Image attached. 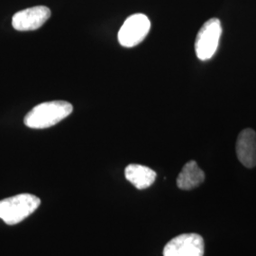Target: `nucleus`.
Returning a JSON list of instances; mask_svg holds the SVG:
<instances>
[{
    "label": "nucleus",
    "instance_id": "obj_1",
    "mask_svg": "<svg viewBox=\"0 0 256 256\" xmlns=\"http://www.w3.org/2000/svg\"><path fill=\"white\" fill-rule=\"evenodd\" d=\"M74 106L64 101L42 102L30 110L24 118L25 126L34 129H44L54 126L68 117Z\"/></svg>",
    "mask_w": 256,
    "mask_h": 256
},
{
    "label": "nucleus",
    "instance_id": "obj_3",
    "mask_svg": "<svg viewBox=\"0 0 256 256\" xmlns=\"http://www.w3.org/2000/svg\"><path fill=\"white\" fill-rule=\"evenodd\" d=\"M221 34L222 27L220 19L210 18L203 24L194 42L196 54L200 60L207 61L216 54Z\"/></svg>",
    "mask_w": 256,
    "mask_h": 256
},
{
    "label": "nucleus",
    "instance_id": "obj_9",
    "mask_svg": "<svg viewBox=\"0 0 256 256\" xmlns=\"http://www.w3.org/2000/svg\"><path fill=\"white\" fill-rule=\"evenodd\" d=\"M205 180V174L194 160L188 162L176 178V185L184 191L192 190L198 187Z\"/></svg>",
    "mask_w": 256,
    "mask_h": 256
},
{
    "label": "nucleus",
    "instance_id": "obj_2",
    "mask_svg": "<svg viewBox=\"0 0 256 256\" xmlns=\"http://www.w3.org/2000/svg\"><path fill=\"white\" fill-rule=\"evenodd\" d=\"M41 200L32 194H19L0 200V220L7 225H16L38 209Z\"/></svg>",
    "mask_w": 256,
    "mask_h": 256
},
{
    "label": "nucleus",
    "instance_id": "obj_7",
    "mask_svg": "<svg viewBox=\"0 0 256 256\" xmlns=\"http://www.w3.org/2000/svg\"><path fill=\"white\" fill-rule=\"evenodd\" d=\"M236 155L239 162L247 168L256 166V133L247 128L241 131L236 140Z\"/></svg>",
    "mask_w": 256,
    "mask_h": 256
},
{
    "label": "nucleus",
    "instance_id": "obj_6",
    "mask_svg": "<svg viewBox=\"0 0 256 256\" xmlns=\"http://www.w3.org/2000/svg\"><path fill=\"white\" fill-rule=\"evenodd\" d=\"M50 10L45 6H36L18 12L12 18V27L19 32L36 30L42 27L50 18Z\"/></svg>",
    "mask_w": 256,
    "mask_h": 256
},
{
    "label": "nucleus",
    "instance_id": "obj_4",
    "mask_svg": "<svg viewBox=\"0 0 256 256\" xmlns=\"http://www.w3.org/2000/svg\"><path fill=\"white\" fill-rule=\"evenodd\" d=\"M150 28V20L146 14H136L129 16L120 28V44L124 48L137 46L147 36Z\"/></svg>",
    "mask_w": 256,
    "mask_h": 256
},
{
    "label": "nucleus",
    "instance_id": "obj_5",
    "mask_svg": "<svg viewBox=\"0 0 256 256\" xmlns=\"http://www.w3.org/2000/svg\"><path fill=\"white\" fill-rule=\"evenodd\" d=\"M204 239L198 234H182L171 239L164 248V256H203Z\"/></svg>",
    "mask_w": 256,
    "mask_h": 256
},
{
    "label": "nucleus",
    "instance_id": "obj_8",
    "mask_svg": "<svg viewBox=\"0 0 256 256\" xmlns=\"http://www.w3.org/2000/svg\"><path fill=\"white\" fill-rule=\"evenodd\" d=\"M124 176L128 182L138 190L149 188L155 182L156 173L151 168L140 164H129L124 170Z\"/></svg>",
    "mask_w": 256,
    "mask_h": 256
}]
</instances>
